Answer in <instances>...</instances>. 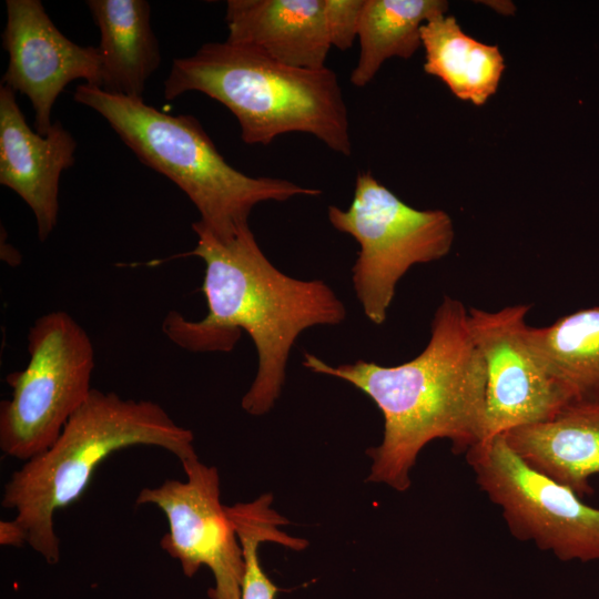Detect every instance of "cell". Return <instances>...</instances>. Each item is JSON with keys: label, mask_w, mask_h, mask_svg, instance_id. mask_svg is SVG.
<instances>
[{"label": "cell", "mask_w": 599, "mask_h": 599, "mask_svg": "<svg viewBox=\"0 0 599 599\" xmlns=\"http://www.w3.org/2000/svg\"><path fill=\"white\" fill-rule=\"evenodd\" d=\"M303 357L306 368L352 384L382 412L384 436L367 451L368 481L405 491L418 454L430 441L447 439L455 454H466L485 440L486 367L459 300L443 298L426 347L403 364L357 359L332 366L307 352Z\"/></svg>", "instance_id": "6da1fadb"}, {"label": "cell", "mask_w": 599, "mask_h": 599, "mask_svg": "<svg viewBox=\"0 0 599 599\" xmlns=\"http://www.w3.org/2000/svg\"><path fill=\"white\" fill-rule=\"evenodd\" d=\"M195 234L194 250L177 256L203 260L201 292L207 314L190 321L171 311L162 329L175 345L193 353L231 352L245 331L258 365L242 408L253 416L265 415L281 395L296 338L313 326L339 325L346 307L324 281L297 280L277 270L250 226L224 242L201 231Z\"/></svg>", "instance_id": "7a4b0ae2"}, {"label": "cell", "mask_w": 599, "mask_h": 599, "mask_svg": "<svg viewBox=\"0 0 599 599\" xmlns=\"http://www.w3.org/2000/svg\"><path fill=\"white\" fill-rule=\"evenodd\" d=\"M140 445L165 449L180 463L197 457L193 432L160 404L93 388L57 440L11 474L1 505L16 511L27 544L54 565L60 559L54 514L83 495L110 455Z\"/></svg>", "instance_id": "3957f363"}, {"label": "cell", "mask_w": 599, "mask_h": 599, "mask_svg": "<svg viewBox=\"0 0 599 599\" xmlns=\"http://www.w3.org/2000/svg\"><path fill=\"white\" fill-rule=\"evenodd\" d=\"M197 91L226 106L246 144L268 145L288 132L308 133L331 150L352 154L347 106L336 73L302 69L229 41L207 42L173 60L163 95Z\"/></svg>", "instance_id": "277c9868"}, {"label": "cell", "mask_w": 599, "mask_h": 599, "mask_svg": "<svg viewBox=\"0 0 599 599\" xmlns=\"http://www.w3.org/2000/svg\"><path fill=\"white\" fill-rule=\"evenodd\" d=\"M73 98L102 115L142 163L187 195L200 214L192 224L194 232L229 241L248 226V216L258 203L322 193L287 180L253 177L237 171L192 115H171L143 99L108 93L87 83L75 88Z\"/></svg>", "instance_id": "5b68a950"}, {"label": "cell", "mask_w": 599, "mask_h": 599, "mask_svg": "<svg viewBox=\"0 0 599 599\" xmlns=\"http://www.w3.org/2000/svg\"><path fill=\"white\" fill-rule=\"evenodd\" d=\"M334 229L359 245L352 283L365 316L382 325L396 286L416 264L446 256L454 242L453 220L443 210H418L396 196L370 171L358 172L351 205L328 206Z\"/></svg>", "instance_id": "8992f818"}, {"label": "cell", "mask_w": 599, "mask_h": 599, "mask_svg": "<svg viewBox=\"0 0 599 599\" xmlns=\"http://www.w3.org/2000/svg\"><path fill=\"white\" fill-rule=\"evenodd\" d=\"M29 361L11 372L9 399L0 405V448L22 463L47 450L91 390L94 347L67 312L38 317L28 333Z\"/></svg>", "instance_id": "52a82bcc"}, {"label": "cell", "mask_w": 599, "mask_h": 599, "mask_svg": "<svg viewBox=\"0 0 599 599\" xmlns=\"http://www.w3.org/2000/svg\"><path fill=\"white\" fill-rule=\"evenodd\" d=\"M465 457L514 537L564 561H599V508L527 465L502 435L481 441Z\"/></svg>", "instance_id": "ba28073f"}, {"label": "cell", "mask_w": 599, "mask_h": 599, "mask_svg": "<svg viewBox=\"0 0 599 599\" xmlns=\"http://www.w3.org/2000/svg\"><path fill=\"white\" fill-rule=\"evenodd\" d=\"M181 464L186 480L166 479L156 487H144L135 502L155 506L165 515L169 530L160 545L180 562L186 577L205 566L215 581L209 590L211 599H241L243 551L221 502L219 470L199 457Z\"/></svg>", "instance_id": "9c48e42d"}, {"label": "cell", "mask_w": 599, "mask_h": 599, "mask_svg": "<svg viewBox=\"0 0 599 599\" xmlns=\"http://www.w3.org/2000/svg\"><path fill=\"white\" fill-rule=\"evenodd\" d=\"M530 307L468 308L470 329L486 367L485 440L546 422L571 404L530 345L526 322Z\"/></svg>", "instance_id": "30bf717a"}, {"label": "cell", "mask_w": 599, "mask_h": 599, "mask_svg": "<svg viewBox=\"0 0 599 599\" xmlns=\"http://www.w3.org/2000/svg\"><path fill=\"white\" fill-rule=\"evenodd\" d=\"M2 44L9 54L3 85L27 95L34 111L35 132L45 135L52 106L74 80L100 87L98 47H81L52 22L39 0H7Z\"/></svg>", "instance_id": "8fae6325"}, {"label": "cell", "mask_w": 599, "mask_h": 599, "mask_svg": "<svg viewBox=\"0 0 599 599\" xmlns=\"http://www.w3.org/2000/svg\"><path fill=\"white\" fill-rule=\"evenodd\" d=\"M75 149L74 138L59 121L45 135L30 129L16 92L0 85V184L31 209L41 242L58 223L60 176L74 164Z\"/></svg>", "instance_id": "7c38bea8"}, {"label": "cell", "mask_w": 599, "mask_h": 599, "mask_svg": "<svg viewBox=\"0 0 599 599\" xmlns=\"http://www.w3.org/2000/svg\"><path fill=\"white\" fill-rule=\"evenodd\" d=\"M225 21L231 43L295 68L326 67L332 45L324 0H229Z\"/></svg>", "instance_id": "4fadbf2b"}, {"label": "cell", "mask_w": 599, "mask_h": 599, "mask_svg": "<svg viewBox=\"0 0 599 599\" xmlns=\"http://www.w3.org/2000/svg\"><path fill=\"white\" fill-rule=\"evenodd\" d=\"M502 436L531 468L580 498L593 494L589 479L599 474V404L572 403L546 422Z\"/></svg>", "instance_id": "5bb4252c"}, {"label": "cell", "mask_w": 599, "mask_h": 599, "mask_svg": "<svg viewBox=\"0 0 599 599\" xmlns=\"http://www.w3.org/2000/svg\"><path fill=\"white\" fill-rule=\"evenodd\" d=\"M99 28L100 89L108 93L143 99L145 84L161 61L145 0H89Z\"/></svg>", "instance_id": "9a60e30c"}, {"label": "cell", "mask_w": 599, "mask_h": 599, "mask_svg": "<svg viewBox=\"0 0 599 599\" xmlns=\"http://www.w3.org/2000/svg\"><path fill=\"white\" fill-rule=\"evenodd\" d=\"M424 71L440 79L460 100L483 105L496 93L505 70L497 45L466 34L454 16H438L420 28Z\"/></svg>", "instance_id": "2e32d148"}, {"label": "cell", "mask_w": 599, "mask_h": 599, "mask_svg": "<svg viewBox=\"0 0 599 599\" xmlns=\"http://www.w3.org/2000/svg\"><path fill=\"white\" fill-rule=\"evenodd\" d=\"M535 353L572 403L599 404V306L528 329Z\"/></svg>", "instance_id": "e0dca14e"}, {"label": "cell", "mask_w": 599, "mask_h": 599, "mask_svg": "<svg viewBox=\"0 0 599 599\" xmlns=\"http://www.w3.org/2000/svg\"><path fill=\"white\" fill-rule=\"evenodd\" d=\"M447 10L445 0H364L357 33L359 55L351 82L363 88L386 60L412 58L422 45V26Z\"/></svg>", "instance_id": "ac0fdd59"}, {"label": "cell", "mask_w": 599, "mask_h": 599, "mask_svg": "<svg viewBox=\"0 0 599 599\" xmlns=\"http://www.w3.org/2000/svg\"><path fill=\"white\" fill-rule=\"evenodd\" d=\"M272 500L271 495H262L251 502L226 506L244 558L241 599L276 598L278 589L260 564L258 546L261 542H277L292 549H296L300 545L298 538L288 536L278 529V526L287 524V520L271 508Z\"/></svg>", "instance_id": "d6986e66"}, {"label": "cell", "mask_w": 599, "mask_h": 599, "mask_svg": "<svg viewBox=\"0 0 599 599\" xmlns=\"http://www.w3.org/2000/svg\"><path fill=\"white\" fill-rule=\"evenodd\" d=\"M364 0H324V12L332 47L348 50L358 33Z\"/></svg>", "instance_id": "ffe728a7"}, {"label": "cell", "mask_w": 599, "mask_h": 599, "mask_svg": "<svg viewBox=\"0 0 599 599\" xmlns=\"http://www.w3.org/2000/svg\"><path fill=\"white\" fill-rule=\"evenodd\" d=\"M27 542V534L12 519L0 522V544L2 546L20 547Z\"/></svg>", "instance_id": "44dd1931"}]
</instances>
